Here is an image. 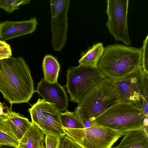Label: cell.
I'll use <instances>...</instances> for the list:
<instances>
[{"label": "cell", "mask_w": 148, "mask_h": 148, "mask_svg": "<svg viewBox=\"0 0 148 148\" xmlns=\"http://www.w3.org/2000/svg\"><path fill=\"white\" fill-rule=\"evenodd\" d=\"M12 55L10 45L5 41L0 40V61L11 57Z\"/></svg>", "instance_id": "cell-23"}, {"label": "cell", "mask_w": 148, "mask_h": 148, "mask_svg": "<svg viewBox=\"0 0 148 148\" xmlns=\"http://www.w3.org/2000/svg\"><path fill=\"white\" fill-rule=\"evenodd\" d=\"M35 92L46 101L54 104L60 112L67 110L68 101L66 92L58 82L50 83L43 78L38 83Z\"/></svg>", "instance_id": "cell-11"}, {"label": "cell", "mask_w": 148, "mask_h": 148, "mask_svg": "<svg viewBox=\"0 0 148 148\" xmlns=\"http://www.w3.org/2000/svg\"><path fill=\"white\" fill-rule=\"evenodd\" d=\"M60 119L62 127L73 129L84 128L81 120L74 112L67 110L64 112H61Z\"/></svg>", "instance_id": "cell-18"}, {"label": "cell", "mask_w": 148, "mask_h": 148, "mask_svg": "<svg viewBox=\"0 0 148 148\" xmlns=\"http://www.w3.org/2000/svg\"><path fill=\"white\" fill-rule=\"evenodd\" d=\"M9 108L7 106H3V103L0 102V119L2 116L6 114V111Z\"/></svg>", "instance_id": "cell-25"}, {"label": "cell", "mask_w": 148, "mask_h": 148, "mask_svg": "<svg viewBox=\"0 0 148 148\" xmlns=\"http://www.w3.org/2000/svg\"><path fill=\"white\" fill-rule=\"evenodd\" d=\"M0 123L10 135L19 141L32 125L28 119L8 108Z\"/></svg>", "instance_id": "cell-13"}, {"label": "cell", "mask_w": 148, "mask_h": 148, "mask_svg": "<svg viewBox=\"0 0 148 148\" xmlns=\"http://www.w3.org/2000/svg\"><path fill=\"white\" fill-rule=\"evenodd\" d=\"M45 135V148H57L59 136L50 134Z\"/></svg>", "instance_id": "cell-24"}, {"label": "cell", "mask_w": 148, "mask_h": 148, "mask_svg": "<svg viewBox=\"0 0 148 148\" xmlns=\"http://www.w3.org/2000/svg\"><path fill=\"white\" fill-rule=\"evenodd\" d=\"M16 148H20V147H16Z\"/></svg>", "instance_id": "cell-28"}, {"label": "cell", "mask_w": 148, "mask_h": 148, "mask_svg": "<svg viewBox=\"0 0 148 148\" xmlns=\"http://www.w3.org/2000/svg\"><path fill=\"white\" fill-rule=\"evenodd\" d=\"M148 73L140 66L123 77L111 79L120 101L130 102L147 110Z\"/></svg>", "instance_id": "cell-5"}, {"label": "cell", "mask_w": 148, "mask_h": 148, "mask_svg": "<svg viewBox=\"0 0 148 148\" xmlns=\"http://www.w3.org/2000/svg\"><path fill=\"white\" fill-rule=\"evenodd\" d=\"M105 77L97 67L79 65L70 68L66 71V87L70 100L78 103L90 88Z\"/></svg>", "instance_id": "cell-7"}, {"label": "cell", "mask_w": 148, "mask_h": 148, "mask_svg": "<svg viewBox=\"0 0 148 148\" xmlns=\"http://www.w3.org/2000/svg\"><path fill=\"white\" fill-rule=\"evenodd\" d=\"M141 48L115 44L104 47L97 68L106 77L116 79L141 66Z\"/></svg>", "instance_id": "cell-2"}, {"label": "cell", "mask_w": 148, "mask_h": 148, "mask_svg": "<svg viewBox=\"0 0 148 148\" xmlns=\"http://www.w3.org/2000/svg\"><path fill=\"white\" fill-rule=\"evenodd\" d=\"M57 148H82L66 134L59 136Z\"/></svg>", "instance_id": "cell-21"}, {"label": "cell", "mask_w": 148, "mask_h": 148, "mask_svg": "<svg viewBox=\"0 0 148 148\" xmlns=\"http://www.w3.org/2000/svg\"><path fill=\"white\" fill-rule=\"evenodd\" d=\"M30 1L29 0H0V8L10 14L19 9L20 5L28 4Z\"/></svg>", "instance_id": "cell-19"}, {"label": "cell", "mask_w": 148, "mask_h": 148, "mask_svg": "<svg viewBox=\"0 0 148 148\" xmlns=\"http://www.w3.org/2000/svg\"><path fill=\"white\" fill-rule=\"evenodd\" d=\"M0 91L10 103H28L34 93L30 71L22 57L0 61Z\"/></svg>", "instance_id": "cell-1"}, {"label": "cell", "mask_w": 148, "mask_h": 148, "mask_svg": "<svg viewBox=\"0 0 148 148\" xmlns=\"http://www.w3.org/2000/svg\"><path fill=\"white\" fill-rule=\"evenodd\" d=\"M104 47L101 42L93 44L83 52L78 61L79 65L97 67L98 63L103 54Z\"/></svg>", "instance_id": "cell-16"}, {"label": "cell", "mask_w": 148, "mask_h": 148, "mask_svg": "<svg viewBox=\"0 0 148 148\" xmlns=\"http://www.w3.org/2000/svg\"><path fill=\"white\" fill-rule=\"evenodd\" d=\"M94 123L125 133L147 128L148 116L133 104L119 101L98 117Z\"/></svg>", "instance_id": "cell-4"}, {"label": "cell", "mask_w": 148, "mask_h": 148, "mask_svg": "<svg viewBox=\"0 0 148 148\" xmlns=\"http://www.w3.org/2000/svg\"><path fill=\"white\" fill-rule=\"evenodd\" d=\"M62 128L66 134L82 148H111L125 133L95 124L85 128Z\"/></svg>", "instance_id": "cell-6"}, {"label": "cell", "mask_w": 148, "mask_h": 148, "mask_svg": "<svg viewBox=\"0 0 148 148\" xmlns=\"http://www.w3.org/2000/svg\"><path fill=\"white\" fill-rule=\"evenodd\" d=\"M29 112L32 121L43 127L42 132L45 135L60 136L65 134L60 119L61 112L54 104L39 98L29 108Z\"/></svg>", "instance_id": "cell-9"}, {"label": "cell", "mask_w": 148, "mask_h": 148, "mask_svg": "<svg viewBox=\"0 0 148 148\" xmlns=\"http://www.w3.org/2000/svg\"><path fill=\"white\" fill-rule=\"evenodd\" d=\"M32 123V122H31ZM45 135L35 124L32 125L19 141L20 148H45Z\"/></svg>", "instance_id": "cell-15"}, {"label": "cell", "mask_w": 148, "mask_h": 148, "mask_svg": "<svg viewBox=\"0 0 148 148\" xmlns=\"http://www.w3.org/2000/svg\"><path fill=\"white\" fill-rule=\"evenodd\" d=\"M148 35L143 41L142 49L141 67L145 72L148 73Z\"/></svg>", "instance_id": "cell-22"}, {"label": "cell", "mask_w": 148, "mask_h": 148, "mask_svg": "<svg viewBox=\"0 0 148 148\" xmlns=\"http://www.w3.org/2000/svg\"><path fill=\"white\" fill-rule=\"evenodd\" d=\"M83 125L84 128H87L90 127L94 125V122L85 120H81Z\"/></svg>", "instance_id": "cell-26"}, {"label": "cell", "mask_w": 148, "mask_h": 148, "mask_svg": "<svg viewBox=\"0 0 148 148\" xmlns=\"http://www.w3.org/2000/svg\"><path fill=\"white\" fill-rule=\"evenodd\" d=\"M18 145L19 141L8 133L0 123V145L17 147Z\"/></svg>", "instance_id": "cell-20"}, {"label": "cell", "mask_w": 148, "mask_h": 148, "mask_svg": "<svg viewBox=\"0 0 148 148\" xmlns=\"http://www.w3.org/2000/svg\"><path fill=\"white\" fill-rule=\"evenodd\" d=\"M42 65L44 79L50 83L57 82L60 66L56 59L51 55H46L44 58Z\"/></svg>", "instance_id": "cell-17"}, {"label": "cell", "mask_w": 148, "mask_h": 148, "mask_svg": "<svg viewBox=\"0 0 148 148\" xmlns=\"http://www.w3.org/2000/svg\"><path fill=\"white\" fill-rule=\"evenodd\" d=\"M120 101L111 79L105 77L90 88L73 112L81 120L94 122L99 116Z\"/></svg>", "instance_id": "cell-3"}, {"label": "cell", "mask_w": 148, "mask_h": 148, "mask_svg": "<svg viewBox=\"0 0 148 148\" xmlns=\"http://www.w3.org/2000/svg\"><path fill=\"white\" fill-rule=\"evenodd\" d=\"M128 0H108L106 12V23L110 33L116 41L126 45H131L127 24Z\"/></svg>", "instance_id": "cell-8"}, {"label": "cell", "mask_w": 148, "mask_h": 148, "mask_svg": "<svg viewBox=\"0 0 148 148\" xmlns=\"http://www.w3.org/2000/svg\"><path fill=\"white\" fill-rule=\"evenodd\" d=\"M38 22L36 17L20 21H5L0 23V39L6 41L31 34L36 30Z\"/></svg>", "instance_id": "cell-12"}, {"label": "cell", "mask_w": 148, "mask_h": 148, "mask_svg": "<svg viewBox=\"0 0 148 148\" xmlns=\"http://www.w3.org/2000/svg\"><path fill=\"white\" fill-rule=\"evenodd\" d=\"M51 45L53 49L60 52L67 40L68 30L67 13L70 0H51Z\"/></svg>", "instance_id": "cell-10"}, {"label": "cell", "mask_w": 148, "mask_h": 148, "mask_svg": "<svg viewBox=\"0 0 148 148\" xmlns=\"http://www.w3.org/2000/svg\"><path fill=\"white\" fill-rule=\"evenodd\" d=\"M0 148H16V147L8 145H0Z\"/></svg>", "instance_id": "cell-27"}, {"label": "cell", "mask_w": 148, "mask_h": 148, "mask_svg": "<svg viewBox=\"0 0 148 148\" xmlns=\"http://www.w3.org/2000/svg\"><path fill=\"white\" fill-rule=\"evenodd\" d=\"M119 144L111 148H148L147 128L125 133Z\"/></svg>", "instance_id": "cell-14"}]
</instances>
